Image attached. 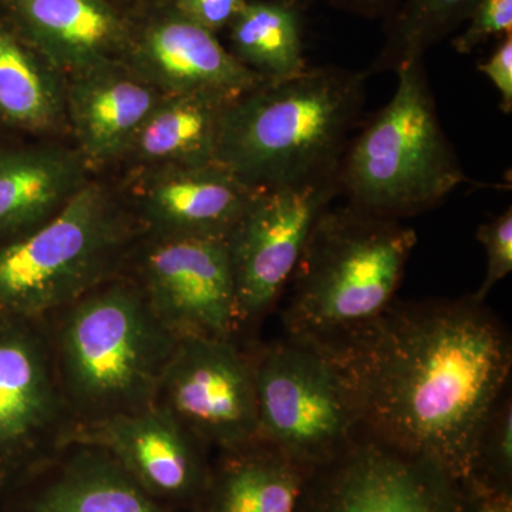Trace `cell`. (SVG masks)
I'll return each mask as SVG.
<instances>
[{"mask_svg": "<svg viewBox=\"0 0 512 512\" xmlns=\"http://www.w3.org/2000/svg\"><path fill=\"white\" fill-rule=\"evenodd\" d=\"M396 74L392 100L350 138L339 185L353 207L400 221L437 207L467 177L441 126L424 59Z\"/></svg>", "mask_w": 512, "mask_h": 512, "instance_id": "cell-6", "label": "cell"}, {"mask_svg": "<svg viewBox=\"0 0 512 512\" xmlns=\"http://www.w3.org/2000/svg\"><path fill=\"white\" fill-rule=\"evenodd\" d=\"M254 356L258 440L311 468L356 440L362 431L359 404L333 350L286 338Z\"/></svg>", "mask_w": 512, "mask_h": 512, "instance_id": "cell-7", "label": "cell"}, {"mask_svg": "<svg viewBox=\"0 0 512 512\" xmlns=\"http://www.w3.org/2000/svg\"><path fill=\"white\" fill-rule=\"evenodd\" d=\"M0 133L69 138L66 77L2 15Z\"/></svg>", "mask_w": 512, "mask_h": 512, "instance_id": "cell-21", "label": "cell"}, {"mask_svg": "<svg viewBox=\"0 0 512 512\" xmlns=\"http://www.w3.org/2000/svg\"><path fill=\"white\" fill-rule=\"evenodd\" d=\"M311 473L278 447L256 440L218 453L190 512H299Z\"/></svg>", "mask_w": 512, "mask_h": 512, "instance_id": "cell-20", "label": "cell"}, {"mask_svg": "<svg viewBox=\"0 0 512 512\" xmlns=\"http://www.w3.org/2000/svg\"><path fill=\"white\" fill-rule=\"evenodd\" d=\"M146 231L119 180L94 175L45 224L0 245V320H43L121 274Z\"/></svg>", "mask_w": 512, "mask_h": 512, "instance_id": "cell-5", "label": "cell"}, {"mask_svg": "<svg viewBox=\"0 0 512 512\" xmlns=\"http://www.w3.org/2000/svg\"><path fill=\"white\" fill-rule=\"evenodd\" d=\"M468 485L494 490H512V403L503 399L491 413L478 443L473 478Z\"/></svg>", "mask_w": 512, "mask_h": 512, "instance_id": "cell-25", "label": "cell"}, {"mask_svg": "<svg viewBox=\"0 0 512 512\" xmlns=\"http://www.w3.org/2000/svg\"><path fill=\"white\" fill-rule=\"evenodd\" d=\"M227 32L229 52L264 82H281L308 69L299 0H248Z\"/></svg>", "mask_w": 512, "mask_h": 512, "instance_id": "cell-23", "label": "cell"}, {"mask_svg": "<svg viewBox=\"0 0 512 512\" xmlns=\"http://www.w3.org/2000/svg\"><path fill=\"white\" fill-rule=\"evenodd\" d=\"M73 443L103 448L150 497L174 512L191 511L211 473L210 450L158 404L79 424Z\"/></svg>", "mask_w": 512, "mask_h": 512, "instance_id": "cell-13", "label": "cell"}, {"mask_svg": "<svg viewBox=\"0 0 512 512\" xmlns=\"http://www.w3.org/2000/svg\"><path fill=\"white\" fill-rule=\"evenodd\" d=\"M416 245V232L402 221L349 202L330 205L289 282L288 338L333 350L372 326L394 302Z\"/></svg>", "mask_w": 512, "mask_h": 512, "instance_id": "cell-4", "label": "cell"}, {"mask_svg": "<svg viewBox=\"0 0 512 512\" xmlns=\"http://www.w3.org/2000/svg\"><path fill=\"white\" fill-rule=\"evenodd\" d=\"M43 320L76 426L157 403L178 339L124 272Z\"/></svg>", "mask_w": 512, "mask_h": 512, "instance_id": "cell-3", "label": "cell"}, {"mask_svg": "<svg viewBox=\"0 0 512 512\" xmlns=\"http://www.w3.org/2000/svg\"><path fill=\"white\" fill-rule=\"evenodd\" d=\"M110 2L131 16L146 8V6L151 5V3L156 2V0H110Z\"/></svg>", "mask_w": 512, "mask_h": 512, "instance_id": "cell-32", "label": "cell"}, {"mask_svg": "<svg viewBox=\"0 0 512 512\" xmlns=\"http://www.w3.org/2000/svg\"><path fill=\"white\" fill-rule=\"evenodd\" d=\"M402 0H330L333 8L360 18L386 20Z\"/></svg>", "mask_w": 512, "mask_h": 512, "instance_id": "cell-30", "label": "cell"}, {"mask_svg": "<svg viewBox=\"0 0 512 512\" xmlns=\"http://www.w3.org/2000/svg\"><path fill=\"white\" fill-rule=\"evenodd\" d=\"M164 96L126 62L67 77L69 138L94 174L119 167L137 131Z\"/></svg>", "mask_w": 512, "mask_h": 512, "instance_id": "cell-19", "label": "cell"}, {"mask_svg": "<svg viewBox=\"0 0 512 512\" xmlns=\"http://www.w3.org/2000/svg\"><path fill=\"white\" fill-rule=\"evenodd\" d=\"M339 195V170L256 191L225 238L241 329L275 308L316 221Z\"/></svg>", "mask_w": 512, "mask_h": 512, "instance_id": "cell-9", "label": "cell"}, {"mask_svg": "<svg viewBox=\"0 0 512 512\" xmlns=\"http://www.w3.org/2000/svg\"><path fill=\"white\" fill-rule=\"evenodd\" d=\"M477 241L487 254V274L473 296L484 302L488 293L512 272V208L508 207L481 224L477 229Z\"/></svg>", "mask_w": 512, "mask_h": 512, "instance_id": "cell-26", "label": "cell"}, {"mask_svg": "<svg viewBox=\"0 0 512 512\" xmlns=\"http://www.w3.org/2000/svg\"><path fill=\"white\" fill-rule=\"evenodd\" d=\"M299 512H474L473 495L424 458L365 431L339 456L312 468Z\"/></svg>", "mask_w": 512, "mask_h": 512, "instance_id": "cell-11", "label": "cell"}, {"mask_svg": "<svg viewBox=\"0 0 512 512\" xmlns=\"http://www.w3.org/2000/svg\"><path fill=\"white\" fill-rule=\"evenodd\" d=\"M508 35H512V0H480L451 46L460 55H470L488 40Z\"/></svg>", "mask_w": 512, "mask_h": 512, "instance_id": "cell-27", "label": "cell"}, {"mask_svg": "<svg viewBox=\"0 0 512 512\" xmlns=\"http://www.w3.org/2000/svg\"><path fill=\"white\" fill-rule=\"evenodd\" d=\"M208 450L231 451L258 440L255 356L237 339H178L157 403Z\"/></svg>", "mask_w": 512, "mask_h": 512, "instance_id": "cell-12", "label": "cell"}, {"mask_svg": "<svg viewBox=\"0 0 512 512\" xmlns=\"http://www.w3.org/2000/svg\"><path fill=\"white\" fill-rule=\"evenodd\" d=\"M367 73L308 67L228 104L217 163L254 190L339 170L365 106Z\"/></svg>", "mask_w": 512, "mask_h": 512, "instance_id": "cell-2", "label": "cell"}, {"mask_svg": "<svg viewBox=\"0 0 512 512\" xmlns=\"http://www.w3.org/2000/svg\"><path fill=\"white\" fill-rule=\"evenodd\" d=\"M94 175L70 138L0 133V245L55 217Z\"/></svg>", "mask_w": 512, "mask_h": 512, "instance_id": "cell-17", "label": "cell"}, {"mask_svg": "<svg viewBox=\"0 0 512 512\" xmlns=\"http://www.w3.org/2000/svg\"><path fill=\"white\" fill-rule=\"evenodd\" d=\"M333 352L365 433L470 483L481 434L512 369L510 336L484 302L473 295L393 302Z\"/></svg>", "mask_w": 512, "mask_h": 512, "instance_id": "cell-1", "label": "cell"}, {"mask_svg": "<svg viewBox=\"0 0 512 512\" xmlns=\"http://www.w3.org/2000/svg\"><path fill=\"white\" fill-rule=\"evenodd\" d=\"M500 94V107L504 114L512 113V35L501 37L491 55L478 64Z\"/></svg>", "mask_w": 512, "mask_h": 512, "instance_id": "cell-29", "label": "cell"}, {"mask_svg": "<svg viewBox=\"0 0 512 512\" xmlns=\"http://www.w3.org/2000/svg\"><path fill=\"white\" fill-rule=\"evenodd\" d=\"M480 0H402L384 20L382 50L369 74L394 72L406 64L424 59L431 47L439 45L467 22Z\"/></svg>", "mask_w": 512, "mask_h": 512, "instance_id": "cell-24", "label": "cell"}, {"mask_svg": "<svg viewBox=\"0 0 512 512\" xmlns=\"http://www.w3.org/2000/svg\"><path fill=\"white\" fill-rule=\"evenodd\" d=\"M473 495L474 512H512V490H494L468 485Z\"/></svg>", "mask_w": 512, "mask_h": 512, "instance_id": "cell-31", "label": "cell"}, {"mask_svg": "<svg viewBox=\"0 0 512 512\" xmlns=\"http://www.w3.org/2000/svg\"><path fill=\"white\" fill-rule=\"evenodd\" d=\"M232 100L207 93L164 96L137 131L119 167L124 173L217 163L222 120Z\"/></svg>", "mask_w": 512, "mask_h": 512, "instance_id": "cell-22", "label": "cell"}, {"mask_svg": "<svg viewBox=\"0 0 512 512\" xmlns=\"http://www.w3.org/2000/svg\"><path fill=\"white\" fill-rule=\"evenodd\" d=\"M131 18L126 63L165 96L207 93L237 99L264 83L218 35L156 0Z\"/></svg>", "mask_w": 512, "mask_h": 512, "instance_id": "cell-14", "label": "cell"}, {"mask_svg": "<svg viewBox=\"0 0 512 512\" xmlns=\"http://www.w3.org/2000/svg\"><path fill=\"white\" fill-rule=\"evenodd\" d=\"M0 512H174L103 448L73 443L0 495Z\"/></svg>", "mask_w": 512, "mask_h": 512, "instance_id": "cell-18", "label": "cell"}, {"mask_svg": "<svg viewBox=\"0 0 512 512\" xmlns=\"http://www.w3.org/2000/svg\"><path fill=\"white\" fill-rule=\"evenodd\" d=\"M184 18L210 32H224L248 0H163Z\"/></svg>", "mask_w": 512, "mask_h": 512, "instance_id": "cell-28", "label": "cell"}, {"mask_svg": "<svg viewBox=\"0 0 512 512\" xmlns=\"http://www.w3.org/2000/svg\"><path fill=\"white\" fill-rule=\"evenodd\" d=\"M0 15L66 79L126 62L131 18L110 0H0Z\"/></svg>", "mask_w": 512, "mask_h": 512, "instance_id": "cell-16", "label": "cell"}, {"mask_svg": "<svg viewBox=\"0 0 512 512\" xmlns=\"http://www.w3.org/2000/svg\"><path fill=\"white\" fill-rule=\"evenodd\" d=\"M123 272L175 338L237 339L242 332L225 239L144 235Z\"/></svg>", "mask_w": 512, "mask_h": 512, "instance_id": "cell-10", "label": "cell"}, {"mask_svg": "<svg viewBox=\"0 0 512 512\" xmlns=\"http://www.w3.org/2000/svg\"><path fill=\"white\" fill-rule=\"evenodd\" d=\"M74 427L45 320H0V495L70 446Z\"/></svg>", "mask_w": 512, "mask_h": 512, "instance_id": "cell-8", "label": "cell"}, {"mask_svg": "<svg viewBox=\"0 0 512 512\" xmlns=\"http://www.w3.org/2000/svg\"><path fill=\"white\" fill-rule=\"evenodd\" d=\"M119 184L151 237L225 239L258 191L220 163L124 171Z\"/></svg>", "mask_w": 512, "mask_h": 512, "instance_id": "cell-15", "label": "cell"}]
</instances>
